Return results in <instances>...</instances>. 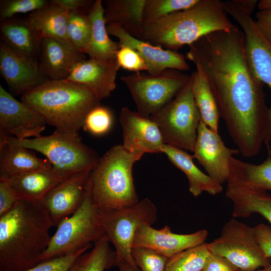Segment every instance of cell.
Here are the masks:
<instances>
[{
  "instance_id": "cell-1",
  "label": "cell",
  "mask_w": 271,
  "mask_h": 271,
  "mask_svg": "<svg viewBox=\"0 0 271 271\" xmlns=\"http://www.w3.org/2000/svg\"><path fill=\"white\" fill-rule=\"evenodd\" d=\"M186 57L204 75L239 153L257 155L266 140L269 108L263 84L249 63L242 31L235 25L208 34L189 46Z\"/></svg>"
},
{
  "instance_id": "cell-2",
  "label": "cell",
  "mask_w": 271,
  "mask_h": 271,
  "mask_svg": "<svg viewBox=\"0 0 271 271\" xmlns=\"http://www.w3.org/2000/svg\"><path fill=\"white\" fill-rule=\"evenodd\" d=\"M53 223L41 203L20 199L0 216V271H23L40 262Z\"/></svg>"
},
{
  "instance_id": "cell-3",
  "label": "cell",
  "mask_w": 271,
  "mask_h": 271,
  "mask_svg": "<svg viewBox=\"0 0 271 271\" xmlns=\"http://www.w3.org/2000/svg\"><path fill=\"white\" fill-rule=\"evenodd\" d=\"M228 16L224 1L200 0L191 8L160 18L144 20L140 39L177 51L208 34L230 30L235 25Z\"/></svg>"
},
{
  "instance_id": "cell-4",
  "label": "cell",
  "mask_w": 271,
  "mask_h": 271,
  "mask_svg": "<svg viewBox=\"0 0 271 271\" xmlns=\"http://www.w3.org/2000/svg\"><path fill=\"white\" fill-rule=\"evenodd\" d=\"M21 101L40 113L55 129L79 132L88 112L100 104L86 87L65 80H49L21 95Z\"/></svg>"
},
{
  "instance_id": "cell-5",
  "label": "cell",
  "mask_w": 271,
  "mask_h": 271,
  "mask_svg": "<svg viewBox=\"0 0 271 271\" xmlns=\"http://www.w3.org/2000/svg\"><path fill=\"white\" fill-rule=\"evenodd\" d=\"M143 156L115 145L100 158L89 177L93 202L99 210L120 209L139 201L132 168Z\"/></svg>"
},
{
  "instance_id": "cell-6",
  "label": "cell",
  "mask_w": 271,
  "mask_h": 271,
  "mask_svg": "<svg viewBox=\"0 0 271 271\" xmlns=\"http://www.w3.org/2000/svg\"><path fill=\"white\" fill-rule=\"evenodd\" d=\"M24 147L44 155L53 171L64 179L91 172L100 158L83 142L78 132L55 129L52 134L20 140Z\"/></svg>"
},
{
  "instance_id": "cell-7",
  "label": "cell",
  "mask_w": 271,
  "mask_h": 271,
  "mask_svg": "<svg viewBox=\"0 0 271 271\" xmlns=\"http://www.w3.org/2000/svg\"><path fill=\"white\" fill-rule=\"evenodd\" d=\"M57 227L47 248L41 257L40 262L91 246L92 243L106 236L99 210L93 202L89 178L81 206L74 213L61 221Z\"/></svg>"
},
{
  "instance_id": "cell-8",
  "label": "cell",
  "mask_w": 271,
  "mask_h": 271,
  "mask_svg": "<svg viewBox=\"0 0 271 271\" xmlns=\"http://www.w3.org/2000/svg\"><path fill=\"white\" fill-rule=\"evenodd\" d=\"M166 144L193 152L200 116L192 88V78L168 103L153 114Z\"/></svg>"
},
{
  "instance_id": "cell-9",
  "label": "cell",
  "mask_w": 271,
  "mask_h": 271,
  "mask_svg": "<svg viewBox=\"0 0 271 271\" xmlns=\"http://www.w3.org/2000/svg\"><path fill=\"white\" fill-rule=\"evenodd\" d=\"M99 212L105 235L115 248L117 265L119 263H128L136 271H141L132 256V241L141 224L152 225L156 221L157 209L155 204L149 198H145L128 207L99 210Z\"/></svg>"
},
{
  "instance_id": "cell-10",
  "label": "cell",
  "mask_w": 271,
  "mask_h": 271,
  "mask_svg": "<svg viewBox=\"0 0 271 271\" xmlns=\"http://www.w3.org/2000/svg\"><path fill=\"white\" fill-rule=\"evenodd\" d=\"M190 76L175 69H167L152 75L137 72L121 76L138 112L150 117L171 101L184 87Z\"/></svg>"
},
{
  "instance_id": "cell-11",
  "label": "cell",
  "mask_w": 271,
  "mask_h": 271,
  "mask_svg": "<svg viewBox=\"0 0 271 271\" xmlns=\"http://www.w3.org/2000/svg\"><path fill=\"white\" fill-rule=\"evenodd\" d=\"M207 246L210 252L226 258L241 271H253L271 263L256 239L254 227L234 218L225 223L220 235Z\"/></svg>"
},
{
  "instance_id": "cell-12",
  "label": "cell",
  "mask_w": 271,
  "mask_h": 271,
  "mask_svg": "<svg viewBox=\"0 0 271 271\" xmlns=\"http://www.w3.org/2000/svg\"><path fill=\"white\" fill-rule=\"evenodd\" d=\"M225 9L240 26L244 33L245 50L250 66L256 77L271 90V45L258 31L252 14L234 0L225 2ZM265 143L271 148V105L269 108Z\"/></svg>"
},
{
  "instance_id": "cell-13",
  "label": "cell",
  "mask_w": 271,
  "mask_h": 271,
  "mask_svg": "<svg viewBox=\"0 0 271 271\" xmlns=\"http://www.w3.org/2000/svg\"><path fill=\"white\" fill-rule=\"evenodd\" d=\"M47 124L40 113L0 85V140L8 136L20 140L39 137Z\"/></svg>"
},
{
  "instance_id": "cell-14",
  "label": "cell",
  "mask_w": 271,
  "mask_h": 271,
  "mask_svg": "<svg viewBox=\"0 0 271 271\" xmlns=\"http://www.w3.org/2000/svg\"><path fill=\"white\" fill-rule=\"evenodd\" d=\"M193 158L203 167L207 175L217 183L227 182L230 159L239 152L227 147L219 136L201 120L193 151Z\"/></svg>"
},
{
  "instance_id": "cell-15",
  "label": "cell",
  "mask_w": 271,
  "mask_h": 271,
  "mask_svg": "<svg viewBox=\"0 0 271 271\" xmlns=\"http://www.w3.org/2000/svg\"><path fill=\"white\" fill-rule=\"evenodd\" d=\"M208 234L205 229L189 234H177L173 232L167 225L157 229L151 225L143 223L136 230L132 248H148L169 258L205 243Z\"/></svg>"
},
{
  "instance_id": "cell-16",
  "label": "cell",
  "mask_w": 271,
  "mask_h": 271,
  "mask_svg": "<svg viewBox=\"0 0 271 271\" xmlns=\"http://www.w3.org/2000/svg\"><path fill=\"white\" fill-rule=\"evenodd\" d=\"M119 120L122 129V146L127 151L143 155L163 153L166 144L158 126L150 117L123 107Z\"/></svg>"
},
{
  "instance_id": "cell-17",
  "label": "cell",
  "mask_w": 271,
  "mask_h": 271,
  "mask_svg": "<svg viewBox=\"0 0 271 271\" xmlns=\"http://www.w3.org/2000/svg\"><path fill=\"white\" fill-rule=\"evenodd\" d=\"M108 34L116 37L120 46H127L135 50L144 60L147 73L158 75L167 69L186 71L189 69L185 56L178 51L163 49L132 36L119 25L108 24Z\"/></svg>"
},
{
  "instance_id": "cell-18",
  "label": "cell",
  "mask_w": 271,
  "mask_h": 271,
  "mask_svg": "<svg viewBox=\"0 0 271 271\" xmlns=\"http://www.w3.org/2000/svg\"><path fill=\"white\" fill-rule=\"evenodd\" d=\"M0 73L12 92L22 95L49 79L38 63L0 43Z\"/></svg>"
},
{
  "instance_id": "cell-19",
  "label": "cell",
  "mask_w": 271,
  "mask_h": 271,
  "mask_svg": "<svg viewBox=\"0 0 271 271\" xmlns=\"http://www.w3.org/2000/svg\"><path fill=\"white\" fill-rule=\"evenodd\" d=\"M91 172L70 176L54 187L41 202L54 226L74 213L81 206Z\"/></svg>"
},
{
  "instance_id": "cell-20",
  "label": "cell",
  "mask_w": 271,
  "mask_h": 271,
  "mask_svg": "<svg viewBox=\"0 0 271 271\" xmlns=\"http://www.w3.org/2000/svg\"><path fill=\"white\" fill-rule=\"evenodd\" d=\"M120 68L116 59L103 60L89 58L78 63L65 80L86 87L100 101L108 97L115 89Z\"/></svg>"
},
{
  "instance_id": "cell-21",
  "label": "cell",
  "mask_w": 271,
  "mask_h": 271,
  "mask_svg": "<svg viewBox=\"0 0 271 271\" xmlns=\"http://www.w3.org/2000/svg\"><path fill=\"white\" fill-rule=\"evenodd\" d=\"M86 59L85 54L61 41L42 39L38 63L43 74L49 80L66 79L75 66Z\"/></svg>"
},
{
  "instance_id": "cell-22",
  "label": "cell",
  "mask_w": 271,
  "mask_h": 271,
  "mask_svg": "<svg viewBox=\"0 0 271 271\" xmlns=\"http://www.w3.org/2000/svg\"><path fill=\"white\" fill-rule=\"evenodd\" d=\"M13 136L0 140V179L38 169H53L47 159L38 158Z\"/></svg>"
},
{
  "instance_id": "cell-23",
  "label": "cell",
  "mask_w": 271,
  "mask_h": 271,
  "mask_svg": "<svg viewBox=\"0 0 271 271\" xmlns=\"http://www.w3.org/2000/svg\"><path fill=\"white\" fill-rule=\"evenodd\" d=\"M225 196L232 203L233 218H248L258 214L271 224V195L266 191L227 183Z\"/></svg>"
},
{
  "instance_id": "cell-24",
  "label": "cell",
  "mask_w": 271,
  "mask_h": 271,
  "mask_svg": "<svg viewBox=\"0 0 271 271\" xmlns=\"http://www.w3.org/2000/svg\"><path fill=\"white\" fill-rule=\"evenodd\" d=\"M64 179L53 169H38L4 180L9 182L20 199L41 203L46 195Z\"/></svg>"
},
{
  "instance_id": "cell-25",
  "label": "cell",
  "mask_w": 271,
  "mask_h": 271,
  "mask_svg": "<svg viewBox=\"0 0 271 271\" xmlns=\"http://www.w3.org/2000/svg\"><path fill=\"white\" fill-rule=\"evenodd\" d=\"M70 12L69 10L50 1L43 7L31 13L27 20L42 40L45 38H51L72 46L67 36V24Z\"/></svg>"
},
{
  "instance_id": "cell-26",
  "label": "cell",
  "mask_w": 271,
  "mask_h": 271,
  "mask_svg": "<svg viewBox=\"0 0 271 271\" xmlns=\"http://www.w3.org/2000/svg\"><path fill=\"white\" fill-rule=\"evenodd\" d=\"M170 162L187 177L189 190L195 197L206 192L212 195L220 193L221 184L201 171L193 162V157L186 151L165 144L163 151Z\"/></svg>"
},
{
  "instance_id": "cell-27",
  "label": "cell",
  "mask_w": 271,
  "mask_h": 271,
  "mask_svg": "<svg viewBox=\"0 0 271 271\" xmlns=\"http://www.w3.org/2000/svg\"><path fill=\"white\" fill-rule=\"evenodd\" d=\"M88 15L91 23V33L85 54L89 58L99 60L116 59L120 45L118 42L113 41L108 36L103 2L94 1Z\"/></svg>"
},
{
  "instance_id": "cell-28",
  "label": "cell",
  "mask_w": 271,
  "mask_h": 271,
  "mask_svg": "<svg viewBox=\"0 0 271 271\" xmlns=\"http://www.w3.org/2000/svg\"><path fill=\"white\" fill-rule=\"evenodd\" d=\"M2 42L15 52L38 62L42 40L26 20L13 18L1 21Z\"/></svg>"
},
{
  "instance_id": "cell-29",
  "label": "cell",
  "mask_w": 271,
  "mask_h": 271,
  "mask_svg": "<svg viewBox=\"0 0 271 271\" xmlns=\"http://www.w3.org/2000/svg\"><path fill=\"white\" fill-rule=\"evenodd\" d=\"M145 3L146 0L103 1L106 24H117L129 34L140 39Z\"/></svg>"
},
{
  "instance_id": "cell-30",
  "label": "cell",
  "mask_w": 271,
  "mask_h": 271,
  "mask_svg": "<svg viewBox=\"0 0 271 271\" xmlns=\"http://www.w3.org/2000/svg\"><path fill=\"white\" fill-rule=\"evenodd\" d=\"M227 183L244 185L255 189L271 190V156L258 165L232 157L230 161Z\"/></svg>"
},
{
  "instance_id": "cell-31",
  "label": "cell",
  "mask_w": 271,
  "mask_h": 271,
  "mask_svg": "<svg viewBox=\"0 0 271 271\" xmlns=\"http://www.w3.org/2000/svg\"><path fill=\"white\" fill-rule=\"evenodd\" d=\"M191 76L192 92L200 120L210 129L218 132L220 116L210 86L204 75L199 70L196 69Z\"/></svg>"
},
{
  "instance_id": "cell-32",
  "label": "cell",
  "mask_w": 271,
  "mask_h": 271,
  "mask_svg": "<svg viewBox=\"0 0 271 271\" xmlns=\"http://www.w3.org/2000/svg\"><path fill=\"white\" fill-rule=\"evenodd\" d=\"M109 243L106 236L95 242L91 250L80 255L69 271H105L117 266L116 254Z\"/></svg>"
},
{
  "instance_id": "cell-33",
  "label": "cell",
  "mask_w": 271,
  "mask_h": 271,
  "mask_svg": "<svg viewBox=\"0 0 271 271\" xmlns=\"http://www.w3.org/2000/svg\"><path fill=\"white\" fill-rule=\"evenodd\" d=\"M209 253L205 242L181 252L168 259L165 271H201Z\"/></svg>"
},
{
  "instance_id": "cell-34",
  "label": "cell",
  "mask_w": 271,
  "mask_h": 271,
  "mask_svg": "<svg viewBox=\"0 0 271 271\" xmlns=\"http://www.w3.org/2000/svg\"><path fill=\"white\" fill-rule=\"evenodd\" d=\"M91 33V23L88 13L74 11L69 14L67 36L70 44L85 54Z\"/></svg>"
},
{
  "instance_id": "cell-35",
  "label": "cell",
  "mask_w": 271,
  "mask_h": 271,
  "mask_svg": "<svg viewBox=\"0 0 271 271\" xmlns=\"http://www.w3.org/2000/svg\"><path fill=\"white\" fill-rule=\"evenodd\" d=\"M200 0H146L144 20L160 18L172 13L191 8Z\"/></svg>"
},
{
  "instance_id": "cell-36",
  "label": "cell",
  "mask_w": 271,
  "mask_h": 271,
  "mask_svg": "<svg viewBox=\"0 0 271 271\" xmlns=\"http://www.w3.org/2000/svg\"><path fill=\"white\" fill-rule=\"evenodd\" d=\"M112 122L113 116L110 109L99 104L88 112L82 128L91 134L100 136L110 129Z\"/></svg>"
},
{
  "instance_id": "cell-37",
  "label": "cell",
  "mask_w": 271,
  "mask_h": 271,
  "mask_svg": "<svg viewBox=\"0 0 271 271\" xmlns=\"http://www.w3.org/2000/svg\"><path fill=\"white\" fill-rule=\"evenodd\" d=\"M133 260L141 271H165L167 257L145 247H132Z\"/></svg>"
},
{
  "instance_id": "cell-38",
  "label": "cell",
  "mask_w": 271,
  "mask_h": 271,
  "mask_svg": "<svg viewBox=\"0 0 271 271\" xmlns=\"http://www.w3.org/2000/svg\"><path fill=\"white\" fill-rule=\"evenodd\" d=\"M48 3L46 0H3L0 2L1 21L10 19L19 13H32Z\"/></svg>"
},
{
  "instance_id": "cell-39",
  "label": "cell",
  "mask_w": 271,
  "mask_h": 271,
  "mask_svg": "<svg viewBox=\"0 0 271 271\" xmlns=\"http://www.w3.org/2000/svg\"><path fill=\"white\" fill-rule=\"evenodd\" d=\"M91 247L88 246L66 255L42 261L23 271H69L75 260Z\"/></svg>"
},
{
  "instance_id": "cell-40",
  "label": "cell",
  "mask_w": 271,
  "mask_h": 271,
  "mask_svg": "<svg viewBox=\"0 0 271 271\" xmlns=\"http://www.w3.org/2000/svg\"><path fill=\"white\" fill-rule=\"evenodd\" d=\"M116 60L120 67L134 73L147 71V65L141 56L133 49L127 46H120Z\"/></svg>"
},
{
  "instance_id": "cell-41",
  "label": "cell",
  "mask_w": 271,
  "mask_h": 271,
  "mask_svg": "<svg viewBox=\"0 0 271 271\" xmlns=\"http://www.w3.org/2000/svg\"><path fill=\"white\" fill-rule=\"evenodd\" d=\"M20 199L9 182L0 179V216L13 209Z\"/></svg>"
},
{
  "instance_id": "cell-42",
  "label": "cell",
  "mask_w": 271,
  "mask_h": 271,
  "mask_svg": "<svg viewBox=\"0 0 271 271\" xmlns=\"http://www.w3.org/2000/svg\"><path fill=\"white\" fill-rule=\"evenodd\" d=\"M202 271H241L226 258L210 252Z\"/></svg>"
},
{
  "instance_id": "cell-43",
  "label": "cell",
  "mask_w": 271,
  "mask_h": 271,
  "mask_svg": "<svg viewBox=\"0 0 271 271\" xmlns=\"http://www.w3.org/2000/svg\"><path fill=\"white\" fill-rule=\"evenodd\" d=\"M256 239L264 254L271 259V227L262 223L254 227Z\"/></svg>"
},
{
  "instance_id": "cell-44",
  "label": "cell",
  "mask_w": 271,
  "mask_h": 271,
  "mask_svg": "<svg viewBox=\"0 0 271 271\" xmlns=\"http://www.w3.org/2000/svg\"><path fill=\"white\" fill-rule=\"evenodd\" d=\"M254 21L259 32L271 45V9L258 11Z\"/></svg>"
},
{
  "instance_id": "cell-45",
  "label": "cell",
  "mask_w": 271,
  "mask_h": 271,
  "mask_svg": "<svg viewBox=\"0 0 271 271\" xmlns=\"http://www.w3.org/2000/svg\"><path fill=\"white\" fill-rule=\"evenodd\" d=\"M52 1L69 11L89 10L94 2L88 0H52Z\"/></svg>"
},
{
  "instance_id": "cell-46",
  "label": "cell",
  "mask_w": 271,
  "mask_h": 271,
  "mask_svg": "<svg viewBox=\"0 0 271 271\" xmlns=\"http://www.w3.org/2000/svg\"><path fill=\"white\" fill-rule=\"evenodd\" d=\"M235 2L244 9L252 13L258 2L256 0H235Z\"/></svg>"
},
{
  "instance_id": "cell-47",
  "label": "cell",
  "mask_w": 271,
  "mask_h": 271,
  "mask_svg": "<svg viewBox=\"0 0 271 271\" xmlns=\"http://www.w3.org/2000/svg\"><path fill=\"white\" fill-rule=\"evenodd\" d=\"M259 11L271 9V0H261L257 3Z\"/></svg>"
},
{
  "instance_id": "cell-48",
  "label": "cell",
  "mask_w": 271,
  "mask_h": 271,
  "mask_svg": "<svg viewBox=\"0 0 271 271\" xmlns=\"http://www.w3.org/2000/svg\"><path fill=\"white\" fill-rule=\"evenodd\" d=\"M119 271H136L135 268L128 263H119L117 264Z\"/></svg>"
},
{
  "instance_id": "cell-49",
  "label": "cell",
  "mask_w": 271,
  "mask_h": 271,
  "mask_svg": "<svg viewBox=\"0 0 271 271\" xmlns=\"http://www.w3.org/2000/svg\"><path fill=\"white\" fill-rule=\"evenodd\" d=\"M253 271H271V263L264 267H262V268L261 269L255 270Z\"/></svg>"
},
{
  "instance_id": "cell-50",
  "label": "cell",
  "mask_w": 271,
  "mask_h": 271,
  "mask_svg": "<svg viewBox=\"0 0 271 271\" xmlns=\"http://www.w3.org/2000/svg\"><path fill=\"white\" fill-rule=\"evenodd\" d=\"M201 271H202V270H201Z\"/></svg>"
}]
</instances>
